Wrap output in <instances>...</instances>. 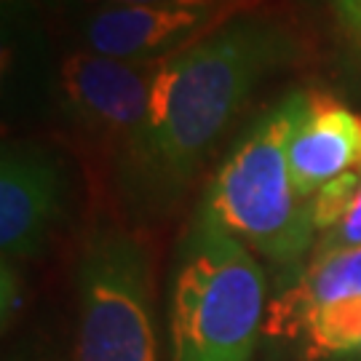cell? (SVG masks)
I'll return each mask as SVG.
<instances>
[{"label":"cell","mask_w":361,"mask_h":361,"mask_svg":"<svg viewBox=\"0 0 361 361\" xmlns=\"http://www.w3.org/2000/svg\"><path fill=\"white\" fill-rule=\"evenodd\" d=\"M284 43L273 27L238 22L158 65L147 123L129 145L140 164L158 177L185 180L262 73L284 56Z\"/></svg>","instance_id":"6da1fadb"},{"label":"cell","mask_w":361,"mask_h":361,"mask_svg":"<svg viewBox=\"0 0 361 361\" xmlns=\"http://www.w3.org/2000/svg\"><path fill=\"white\" fill-rule=\"evenodd\" d=\"M265 313L259 262L201 209L171 284V361H252Z\"/></svg>","instance_id":"7a4b0ae2"},{"label":"cell","mask_w":361,"mask_h":361,"mask_svg":"<svg viewBox=\"0 0 361 361\" xmlns=\"http://www.w3.org/2000/svg\"><path fill=\"white\" fill-rule=\"evenodd\" d=\"M308 91L286 94L233 147L212 182L204 212L222 231L279 265H295L316 241L310 201L297 193L289 142Z\"/></svg>","instance_id":"3957f363"},{"label":"cell","mask_w":361,"mask_h":361,"mask_svg":"<svg viewBox=\"0 0 361 361\" xmlns=\"http://www.w3.org/2000/svg\"><path fill=\"white\" fill-rule=\"evenodd\" d=\"M75 361H158L150 271L126 233H94L80 255Z\"/></svg>","instance_id":"277c9868"},{"label":"cell","mask_w":361,"mask_h":361,"mask_svg":"<svg viewBox=\"0 0 361 361\" xmlns=\"http://www.w3.org/2000/svg\"><path fill=\"white\" fill-rule=\"evenodd\" d=\"M155 73L158 65L153 62L75 51L59 67V91L83 126L131 145L147 123Z\"/></svg>","instance_id":"5b68a950"},{"label":"cell","mask_w":361,"mask_h":361,"mask_svg":"<svg viewBox=\"0 0 361 361\" xmlns=\"http://www.w3.org/2000/svg\"><path fill=\"white\" fill-rule=\"evenodd\" d=\"M59 169L38 147H6L0 161L3 259L35 257L59 212Z\"/></svg>","instance_id":"8992f818"},{"label":"cell","mask_w":361,"mask_h":361,"mask_svg":"<svg viewBox=\"0 0 361 361\" xmlns=\"http://www.w3.org/2000/svg\"><path fill=\"white\" fill-rule=\"evenodd\" d=\"M361 166V116L326 91H308L305 113L289 142L297 193L313 198L326 182Z\"/></svg>","instance_id":"52a82bcc"},{"label":"cell","mask_w":361,"mask_h":361,"mask_svg":"<svg viewBox=\"0 0 361 361\" xmlns=\"http://www.w3.org/2000/svg\"><path fill=\"white\" fill-rule=\"evenodd\" d=\"M209 11L158 8V6H104L89 16L83 27L86 51L123 59L155 62L153 56L193 35L207 22Z\"/></svg>","instance_id":"ba28073f"},{"label":"cell","mask_w":361,"mask_h":361,"mask_svg":"<svg viewBox=\"0 0 361 361\" xmlns=\"http://www.w3.org/2000/svg\"><path fill=\"white\" fill-rule=\"evenodd\" d=\"M361 297V246L319 252L292 284L268 302L265 335L297 340L313 313Z\"/></svg>","instance_id":"9c48e42d"},{"label":"cell","mask_w":361,"mask_h":361,"mask_svg":"<svg viewBox=\"0 0 361 361\" xmlns=\"http://www.w3.org/2000/svg\"><path fill=\"white\" fill-rule=\"evenodd\" d=\"M297 340L308 361H361V297L343 300L313 313Z\"/></svg>","instance_id":"30bf717a"},{"label":"cell","mask_w":361,"mask_h":361,"mask_svg":"<svg viewBox=\"0 0 361 361\" xmlns=\"http://www.w3.org/2000/svg\"><path fill=\"white\" fill-rule=\"evenodd\" d=\"M361 246V180L350 195L348 207L340 214L329 231H324L316 241V255L319 252H335V249H350Z\"/></svg>","instance_id":"8fae6325"},{"label":"cell","mask_w":361,"mask_h":361,"mask_svg":"<svg viewBox=\"0 0 361 361\" xmlns=\"http://www.w3.org/2000/svg\"><path fill=\"white\" fill-rule=\"evenodd\" d=\"M116 6H158V8H193V11H209L222 0H107Z\"/></svg>","instance_id":"7c38bea8"},{"label":"cell","mask_w":361,"mask_h":361,"mask_svg":"<svg viewBox=\"0 0 361 361\" xmlns=\"http://www.w3.org/2000/svg\"><path fill=\"white\" fill-rule=\"evenodd\" d=\"M340 22L348 27V32L361 43V0H332Z\"/></svg>","instance_id":"4fadbf2b"}]
</instances>
